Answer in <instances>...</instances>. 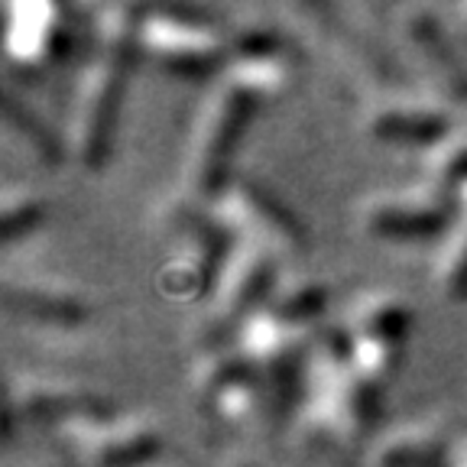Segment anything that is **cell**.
Returning <instances> with one entry per match:
<instances>
[{"label":"cell","instance_id":"2","mask_svg":"<svg viewBox=\"0 0 467 467\" xmlns=\"http://www.w3.org/2000/svg\"><path fill=\"white\" fill-rule=\"evenodd\" d=\"M140 46H143V10H117L108 26L95 81L88 91L85 114H81V160L91 169L108 162L117 114H120L124 88Z\"/></svg>","mask_w":467,"mask_h":467},{"label":"cell","instance_id":"23","mask_svg":"<svg viewBox=\"0 0 467 467\" xmlns=\"http://www.w3.org/2000/svg\"><path fill=\"white\" fill-rule=\"evenodd\" d=\"M231 467H254V464H247V461H234Z\"/></svg>","mask_w":467,"mask_h":467},{"label":"cell","instance_id":"5","mask_svg":"<svg viewBox=\"0 0 467 467\" xmlns=\"http://www.w3.org/2000/svg\"><path fill=\"white\" fill-rule=\"evenodd\" d=\"M256 104H260V98L244 85H237V81L221 88V95L214 98L208 120H204L202 133H198L195 162H192V182H195V189L202 195H214L227 182L231 156L237 150V143H241L244 130H247Z\"/></svg>","mask_w":467,"mask_h":467},{"label":"cell","instance_id":"19","mask_svg":"<svg viewBox=\"0 0 467 467\" xmlns=\"http://www.w3.org/2000/svg\"><path fill=\"white\" fill-rule=\"evenodd\" d=\"M4 117H7V124H14L16 130H20V137H26V143L33 146L46 162L62 160V146H58L56 133L46 127V120H39V114H33V110L23 101H16L14 95L4 98Z\"/></svg>","mask_w":467,"mask_h":467},{"label":"cell","instance_id":"9","mask_svg":"<svg viewBox=\"0 0 467 467\" xmlns=\"http://www.w3.org/2000/svg\"><path fill=\"white\" fill-rule=\"evenodd\" d=\"M227 202H231V218L241 221L244 231L254 234L256 244H263V247H270V244H276V247H302L306 244L302 221L270 189H263V185L250 182V179H234Z\"/></svg>","mask_w":467,"mask_h":467},{"label":"cell","instance_id":"14","mask_svg":"<svg viewBox=\"0 0 467 467\" xmlns=\"http://www.w3.org/2000/svg\"><path fill=\"white\" fill-rule=\"evenodd\" d=\"M409 36L425 52L429 66L438 72V81L445 85L448 95L458 98V101H467V66L454 56L451 43H448V36L435 23V16L425 14V10L409 16Z\"/></svg>","mask_w":467,"mask_h":467},{"label":"cell","instance_id":"17","mask_svg":"<svg viewBox=\"0 0 467 467\" xmlns=\"http://www.w3.org/2000/svg\"><path fill=\"white\" fill-rule=\"evenodd\" d=\"M454 438L441 431H419V435L396 438L379 454V467H448L451 464Z\"/></svg>","mask_w":467,"mask_h":467},{"label":"cell","instance_id":"18","mask_svg":"<svg viewBox=\"0 0 467 467\" xmlns=\"http://www.w3.org/2000/svg\"><path fill=\"white\" fill-rule=\"evenodd\" d=\"M431 195L448 208H467V146L448 150L431 169Z\"/></svg>","mask_w":467,"mask_h":467},{"label":"cell","instance_id":"1","mask_svg":"<svg viewBox=\"0 0 467 467\" xmlns=\"http://www.w3.org/2000/svg\"><path fill=\"white\" fill-rule=\"evenodd\" d=\"M234 260V231L227 221L185 204L169 221V247L162 285L175 299L198 302L214 296Z\"/></svg>","mask_w":467,"mask_h":467},{"label":"cell","instance_id":"7","mask_svg":"<svg viewBox=\"0 0 467 467\" xmlns=\"http://www.w3.org/2000/svg\"><path fill=\"white\" fill-rule=\"evenodd\" d=\"M409 335V312L393 299L373 302L360 308L358 318L348 325L350 358L358 370L373 383H387L400 370L402 344Z\"/></svg>","mask_w":467,"mask_h":467},{"label":"cell","instance_id":"20","mask_svg":"<svg viewBox=\"0 0 467 467\" xmlns=\"http://www.w3.org/2000/svg\"><path fill=\"white\" fill-rule=\"evenodd\" d=\"M39 204L33 202V198H20V202L7 204L4 208V241L14 244L16 237H23V234H29L33 227L39 224Z\"/></svg>","mask_w":467,"mask_h":467},{"label":"cell","instance_id":"12","mask_svg":"<svg viewBox=\"0 0 467 467\" xmlns=\"http://www.w3.org/2000/svg\"><path fill=\"white\" fill-rule=\"evenodd\" d=\"M10 416L29 425H66V429H85L110 419V406L95 396L58 393V389H29L10 406Z\"/></svg>","mask_w":467,"mask_h":467},{"label":"cell","instance_id":"15","mask_svg":"<svg viewBox=\"0 0 467 467\" xmlns=\"http://www.w3.org/2000/svg\"><path fill=\"white\" fill-rule=\"evenodd\" d=\"M448 130V120L441 114H425V110H387L373 120V133L379 140L402 146H429L441 140Z\"/></svg>","mask_w":467,"mask_h":467},{"label":"cell","instance_id":"21","mask_svg":"<svg viewBox=\"0 0 467 467\" xmlns=\"http://www.w3.org/2000/svg\"><path fill=\"white\" fill-rule=\"evenodd\" d=\"M445 283H448V296H451V299H467V237L458 247V254H454V263H451V270H448Z\"/></svg>","mask_w":467,"mask_h":467},{"label":"cell","instance_id":"13","mask_svg":"<svg viewBox=\"0 0 467 467\" xmlns=\"http://www.w3.org/2000/svg\"><path fill=\"white\" fill-rule=\"evenodd\" d=\"M454 214L458 212L438 198L425 204H377L367 214V227L387 241H431L451 224Z\"/></svg>","mask_w":467,"mask_h":467},{"label":"cell","instance_id":"22","mask_svg":"<svg viewBox=\"0 0 467 467\" xmlns=\"http://www.w3.org/2000/svg\"><path fill=\"white\" fill-rule=\"evenodd\" d=\"M448 467H467V431L464 435L454 438V448H451V464Z\"/></svg>","mask_w":467,"mask_h":467},{"label":"cell","instance_id":"6","mask_svg":"<svg viewBox=\"0 0 467 467\" xmlns=\"http://www.w3.org/2000/svg\"><path fill=\"white\" fill-rule=\"evenodd\" d=\"M198 373V406L214 425H241L260 406V367L247 354H231L218 348L208 350Z\"/></svg>","mask_w":467,"mask_h":467},{"label":"cell","instance_id":"4","mask_svg":"<svg viewBox=\"0 0 467 467\" xmlns=\"http://www.w3.org/2000/svg\"><path fill=\"white\" fill-rule=\"evenodd\" d=\"M273 283H276V260L270 256V247L254 241L234 254L231 266L218 285V312L208 318V328H204L208 350L224 348L227 337L247 328L266 308V296H270Z\"/></svg>","mask_w":467,"mask_h":467},{"label":"cell","instance_id":"8","mask_svg":"<svg viewBox=\"0 0 467 467\" xmlns=\"http://www.w3.org/2000/svg\"><path fill=\"white\" fill-rule=\"evenodd\" d=\"M23 20L10 23V58L26 72H46L72 56V26L58 7H23Z\"/></svg>","mask_w":467,"mask_h":467},{"label":"cell","instance_id":"11","mask_svg":"<svg viewBox=\"0 0 467 467\" xmlns=\"http://www.w3.org/2000/svg\"><path fill=\"white\" fill-rule=\"evenodd\" d=\"M231 81H237L247 91H254L256 98H263L270 91H279L289 81L292 56L276 33L254 29V33H244V36H237L231 43Z\"/></svg>","mask_w":467,"mask_h":467},{"label":"cell","instance_id":"16","mask_svg":"<svg viewBox=\"0 0 467 467\" xmlns=\"http://www.w3.org/2000/svg\"><path fill=\"white\" fill-rule=\"evenodd\" d=\"M4 302H7L10 312L23 315V318L43 321V325H78V321H85V306L68 299V296H52V292L7 285Z\"/></svg>","mask_w":467,"mask_h":467},{"label":"cell","instance_id":"3","mask_svg":"<svg viewBox=\"0 0 467 467\" xmlns=\"http://www.w3.org/2000/svg\"><path fill=\"white\" fill-rule=\"evenodd\" d=\"M143 49L166 72L182 78H208L231 62V52L214 33L212 14L198 7H166L156 16H146Z\"/></svg>","mask_w":467,"mask_h":467},{"label":"cell","instance_id":"10","mask_svg":"<svg viewBox=\"0 0 467 467\" xmlns=\"http://www.w3.org/2000/svg\"><path fill=\"white\" fill-rule=\"evenodd\" d=\"M75 451L85 467H140L162 448L160 435L143 425H85L75 429Z\"/></svg>","mask_w":467,"mask_h":467}]
</instances>
